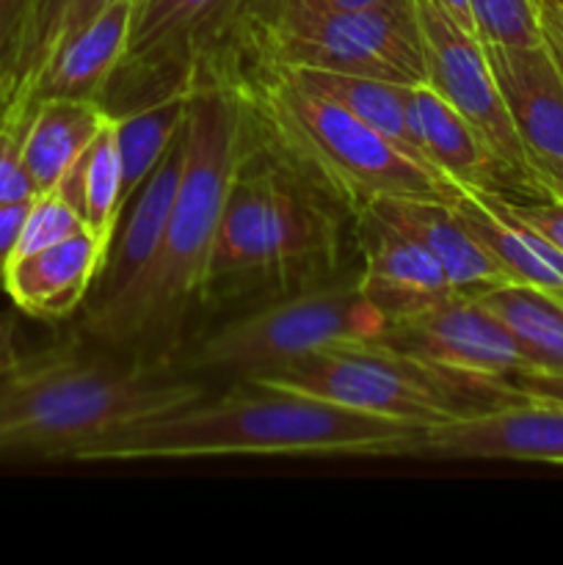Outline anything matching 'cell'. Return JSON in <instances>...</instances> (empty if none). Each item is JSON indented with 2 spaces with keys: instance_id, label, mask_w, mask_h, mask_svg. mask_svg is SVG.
Masks as SVG:
<instances>
[{
  "instance_id": "obj_2",
  "label": "cell",
  "mask_w": 563,
  "mask_h": 565,
  "mask_svg": "<svg viewBox=\"0 0 563 565\" xmlns=\"http://www.w3.org/2000/svg\"><path fill=\"white\" fill-rule=\"evenodd\" d=\"M208 392L169 359L116 351L75 331L20 351L0 373V461H75L94 439Z\"/></svg>"
},
{
  "instance_id": "obj_21",
  "label": "cell",
  "mask_w": 563,
  "mask_h": 565,
  "mask_svg": "<svg viewBox=\"0 0 563 565\" xmlns=\"http://www.w3.org/2000/svg\"><path fill=\"white\" fill-rule=\"evenodd\" d=\"M110 116L114 114L105 108L103 99H31L22 132V163L36 193L59 188L66 171L75 166Z\"/></svg>"
},
{
  "instance_id": "obj_1",
  "label": "cell",
  "mask_w": 563,
  "mask_h": 565,
  "mask_svg": "<svg viewBox=\"0 0 563 565\" xmlns=\"http://www.w3.org/2000/svg\"><path fill=\"white\" fill-rule=\"evenodd\" d=\"M425 428L353 412L285 386L237 381L94 439L75 463L224 456H423Z\"/></svg>"
},
{
  "instance_id": "obj_19",
  "label": "cell",
  "mask_w": 563,
  "mask_h": 565,
  "mask_svg": "<svg viewBox=\"0 0 563 565\" xmlns=\"http://www.w3.org/2000/svg\"><path fill=\"white\" fill-rule=\"evenodd\" d=\"M368 210L423 243L439 259L456 292H478L511 281L484 243L469 232L456 204L436 199H381Z\"/></svg>"
},
{
  "instance_id": "obj_32",
  "label": "cell",
  "mask_w": 563,
  "mask_h": 565,
  "mask_svg": "<svg viewBox=\"0 0 563 565\" xmlns=\"http://www.w3.org/2000/svg\"><path fill=\"white\" fill-rule=\"evenodd\" d=\"M373 3H379V0H237L232 22L254 20V17L293 14V11H309V14H315V11H351Z\"/></svg>"
},
{
  "instance_id": "obj_25",
  "label": "cell",
  "mask_w": 563,
  "mask_h": 565,
  "mask_svg": "<svg viewBox=\"0 0 563 565\" xmlns=\"http://www.w3.org/2000/svg\"><path fill=\"white\" fill-rule=\"evenodd\" d=\"M301 75L304 81L312 83L315 88L334 97L342 108L351 110L359 121L373 127L379 136L395 143L397 149L414 158L417 163L434 166L425 160L419 152L417 141H414L412 125H408V103L406 94L408 86H397V83L375 81V77H359V75H337V72H312V70H290ZM436 171V169H434Z\"/></svg>"
},
{
  "instance_id": "obj_37",
  "label": "cell",
  "mask_w": 563,
  "mask_h": 565,
  "mask_svg": "<svg viewBox=\"0 0 563 565\" xmlns=\"http://www.w3.org/2000/svg\"><path fill=\"white\" fill-rule=\"evenodd\" d=\"M535 182L541 188V196H561L563 199V163L541 166L535 169Z\"/></svg>"
},
{
  "instance_id": "obj_17",
  "label": "cell",
  "mask_w": 563,
  "mask_h": 565,
  "mask_svg": "<svg viewBox=\"0 0 563 565\" xmlns=\"http://www.w3.org/2000/svg\"><path fill=\"white\" fill-rule=\"evenodd\" d=\"M414 141L431 166L458 188L517 196L511 174L497 160L480 132L436 92L431 83H414L406 94Z\"/></svg>"
},
{
  "instance_id": "obj_34",
  "label": "cell",
  "mask_w": 563,
  "mask_h": 565,
  "mask_svg": "<svg viewBox=\"0 0 563 565\" xmlns=\"http://www.w3.org/2000/svg\"><path fill=\"white\" fill-rule=\"evenodd\" d=\"M539 25L541 42L563 75V0H539Z\"/></svg>"
},
{
  "instance_id": "obj_38",
  "label": "cell",
  "mask_w": 563,
  "mask_h": 565,
  "mask_svg": "<svg viewBox=\"0 0 563 565\" xmlns=\"http://www.w3.org/2000/svg\"><path fill=\"white\" fill-rule=\"evenodd\" d=\"M439 11H445L453 22H458L461 28L475 33V20H472V11H469V0H431ZM478 36V33H475Z\"/></svg>"
},
{
  "instance_id": "obj_28",
  "label": "cell",
  "mask_w": 563,
  "mask_h": 565,
  "mask_svg": "<svg viewBox=\"0 0 563 565\" xmlns=\"http://www.w3.org/2000/svg\"><path fill=\"white\" fill-rule=\"evenodd\" d=\"M81 230H86V221L81 218V213L59 191L36 193L28 202L25 218H22L17 254L55 246V243L66 241V237H72Z\"/></svg>"
},
{
  "instance_id": "obj_10",
  "label": "cell",
  "mask_w": 563,
  "mask_h": 565,
  "mask_svg": "<svg viewBox=\"0 0 563 565\" xmlns=\"http://www.w3.org/2000/svg\"><path fill=\"white\" fill-rule=\"evenodd\" d=\"M414 9L425 47V83H431L489 143L517 185L513 199L541 196L528 152L502 105L484 42L453 22L431 0H414Z\"/></svg>"
},
{
  "instance_id": "obj_22",
  "label": "cell",
  "mask_w": 563,
  "mask_h": 565,
  "mask_svg": "<svg viewBox=\"0 0 563 565\" xmlns=\"http://www.w3.org/2000/svg\"><path fill=\"white\" fill-rule=\"evenodd\" d=\"M475 296L511 331L528 370L563 373V296L517 281L486 287Z\"/></svg>"
},
{
  "instance_id": "obj_5",
  "label": "cell",
  "mask_w": 563,
  "mask_h": 565,
  "mask_svg": "<svg viewBox=\"0 0 563 565\" xmlns=\"http://www.w3.org/2000/svg\"><path fill=\"white\" fill-rule=\"evenodd\" d=\"M348 221L353 218L329 193L248 136L221 213L202 309L213 312L337 274L348 265Z\"/></svg>"
},
{
  "instance_id": "obj_20",
  "label": "cell",
  "mask_w": 563,
  "mask_h": 565,
  "mask_svg": "<svg viewBox=\"0 0 563 565\" xmlns=\"http://www.w3.org/2000/svg\"><path fill=\"white\" fill-rule=\"evenodd\" d=\"M453 204L508 279L563 296V248L539 235L533 226L522 224L502 204L500 193L461 188Z\"/></svg>"
},
{
  "instance_id": "obj_12",
  "label": "cell",
  "mask_w": 563,
  "mask_h": 565,
  "mask_svg": "<svg viewBox=\"0 0 563 565\" xmlns=\"http://www.w3.org/2000/svg\"><path fill=\"white\" fill-rule=\"evenodd\" d=\"M182 160H185V138L180 132L158 169L121 210L92 296L81 309L77 334L92 337L136 292L147 270L152 268L180 185Z\"/></svg>"
},
{
  "instance_id": "obj_35",
  "label": "cell",
  "mask_w": 563,
  "mask_h": 565,
  "mask_svg": "<svg viewBox=\"0 0 563 565\" xmlns=\"http://www.w3.org/2000/svg\"><path fill=\"white\" fill-rule=\"evenodd\" d=\"M511 384H517L533 401L561 403L563 406V373H539V370H522L513 375Z\"/></svg>"
},
{
  "instance_id": "obj_16",
  "label": "cell",
  "mask_w": 563,
  "mask_h": 565,
  "mask_svg": "<svg viewBox=\"0 0 563 565\" xmlns=\"http://www.w3.org/2000/svg\"><path fill=\"white\" fill-rule=\"evenodd\" d=\"M108 243V237L86 226L55 246L14 254L6 270L3 292L28 318L50 323L72 318L92 296Z\"/></svg>"
},
{
  "instance_id": "obj_13",
  "label": "cell",
  "mask_w": 563,
  "mask_h": 565,
  "mask_svg": "<svg viewBox=\"0 0 563 565\" xmlns=\"http://www.w3.org/2000/svg\"><path fill=\"white\" fill-rule=\"evenodd\" d=\"M359 248V290L384 315V326L453 296L439 259L419 241L364 210L353 218Z\"/></svg>"
},
{
  "instance_id": "obj_8",
  "label": "cell",
  "mask_w": 563,
  "mask_h": 565,
  "mask_svg": "<svg viewBox=\"0 0 563 565\" xmlns=\"http://www.w3.org/2000/svg\"><path fill=\"white\" fill-rule=\"evenodd\" d=\"M252 381L425 430L528 401L511 381L436 367L381 340L337 342Z\"/></svg>"
},
{
  "instance_id": "obj_24",
  "label": "cell",
  "mask_w": 563,
  "mask_h": 565,
  "mask_svg": "<svg viewBox=\"0 0 563 565\" xmlns=\"http://www.w3.org/2000/svg\"><path fill=\"white\" fill-rule=\"evenodd\" d=\"M55 191L81 213L88 230L99 232L110 241L119 215L125 210V191H121V163L116 149L114 116L105 121L94 141L83 149L64 180Z\"/></svg>"
},
{
  "instance_id": "obj_36",
  "label": "cell",
  "mask_w": 563,
  "mask_h": 565,
  "mask_svg": "<svg viewBox=\"0 0 563 565\" xmlns=\"http://www.w3.org/2000/svg\"><path fill=\"white\" fill-rule=\"evenodd\" d=\"M17 320L11 312H0V373L17 359Z\"/></svg>"
},
{
  "instance_id": "obj_14",
  "label": "cell",
  "mask_w": 563,
  "mask_h": 565,
  "mask_svg": "<svg viewBox=\"0 0 563 565\" xmlns=\"http://www.w3.org/2000/svg\"><path fill=\"white\" fill-rule=\"evenodd\" d=\"M423 456L464 461L563 463V406L528 401L425 430Z\"/></svg>"
},
{
  "instance_id": "obj_26",
  "label": "cell",
  "mask_w": 563,
  "mask_h": 565,
  "mask_svg": "<svg viewBox=\"0 0 563 565\" xmlns=\"http://www.w3.org/2000/svg\"><path fill=\"white\" fill-rule=\"evenodd\" d=\"M105 3H110V0H31L25 17V31H22L20 42V55H17L11 99L25 97L33 77L47 64L53 50L72 31H77L83 22L92 20Z\"/></svg>"
},
{
  "instance_id": "obj_4",
  "label": "cell",
  "mask_w": 563,
  "mask_h": 565,
  "mask_svg": "<svg viewBox=\"0 0 563 565\" xmlns=\"http://www.w3.org/2000/svg\"><path fill=\"white\" fill-rule=\"evenodd\" d=\"M199 75L224 81L241 99L248 136L329 193L351 218L381 199L453 204L461 191L296 72L243 66Z\"/></svg>"
},
{
  "instance_id": "obj_29",
  "label": "cell",
  "mask_w": 563,
  "mask_h": 565,
  "mask_svg": "<svg viewBox=\"0 0 563 565\" xmlns=\"http://www.w3.org/2000/svg\"><path fill=\"white\" fill-rule=\"evenodd\" d=\"M31 99H11L0 108V207L31 202L36 196L25 163H22V132H25Z\"/></svg>"
},
{
  "instance_id": "obj_23",
  "label": "cell",
  "mask_w": 563,
  "mask_h": 565,
  "mask_svg": "<svg viewBox=\"0 0 563 565\" xmlns=\"http://www.w3.org/2000/svg\"><path fill=\"white\" fill-rule=\"evenodd\" d=\"M191 105V88L185 92L166 94L152 103L136 105L114 116L116 149L121 163V191H125V207L138 188L149 180L171 143L182 132Z\"/></svg>"
},
{
  "instance_id": "obj_33",
  "label": "cell",
  "mask_w": 563,
  "mask_h": 565,
  "mask_svg": "<svg viewBox=\"0 0 563 565\" xmlns=\"http://www.w3.org/2000/svg\"><path fill=\"white\" fill-rule=\"evenodd\" d=\"M25 210L28 202L3 204V207H0V292H3V279L6 270H9V263L17 254V241H20Z\"/></svg>"
},
{
  "instance_id": "obj_11",
  "label": "cell",
  "mask_w": 563,
  "mask_h": 565,
  "mask_svg": "<svg viewBox=\"0 0 563 565\" xmlns=\"http://www.w3.org/2000/svg\"><path fill=\"white\" fill-rule=\"evenodd\" d=\"M379 340L456 373L513 381L528 370L511 331L475 292H453L434 307L390 320Z\"/></svg>"
},
{
  "instance_id": "obj_27",
  "label": "cell",
  "mask_w": 563,
  "mask_h": 565,
  "mask_svg": "<svg viewBox=\"0 0 563 565\" xmlns=\"http://www.w3.org/2000/svg\"><path fill=\"white\" fill-rule=\"evenodd\" d=\"M475 33L489 44L541 42L539 0H469Z\"/></svg>"
},
{
  "instance_id": "obj_6",
  "label": "cell",
  "mask_w": 563,
  "mask_h": 565,
  "mask_svg": "<svg viewBox=\"0 0 563 565\" xmlns=\"http://www.w3.org/2000/svg\"><path fill=\"white\" fill-rule=\"evenodd\" d=\"M188 331L169 362L213 390L296 362L337 342L379 340L384 315L359 290V259L337 274L285 292L221 309Z\"/></svg>"
},
{
  "instance_id": "obj_30",
  "label": "cell",
  "mask_w": 563,
  "mask_h": 565,
  "mask_svg": "<svg viewBox=\"0 0 563 565\" xmlns=\"http://www.w3.org/2000/svg\"><path fill=\"white\" fill-rule=\"evenodd\" d=\"M31 0H0V94L11 99L22 31Z\"/></svg>"
},
{
  "instance_id": "obj_3",
  "label": "cell",
  "mask_w": 563,
  "mask_h": 565,
  "mask_svg": "<svg viewBox=\"0 0 563 565\" xmlns=\"http://www.w3.org/2000/svg\"><path fill=\"white\" fill-rule=\"evenodd\" d=\"M182 138L185 160L160 252L136 292L88 337L99 345L171 359L202 312L226 193L248 147L246 114L224 81L193 77Z\"/></svg>"
},
{
  "instance_id": "obj_18",
  "label": "cell",
  "mask_w": 563,
  "mask_h": 565,
  "mask_svg": "<svg viewBox=\"0 0 563 565\" xmlns=\"http://www.w3.org/2000/svg\"><path fill=\"white\" fill-rule=\"evenodd\" d=\"M132 14H136V0L105 3L92 20L83 22L53 50L22 99H103L110 77L125 58Z\"/></svg>"
},
{
  "instance_id": "obj_7",
  "label": "cell",
  "mask_w": 563,
  "mask_h": 565,
  "mask_svg": "<svg viewBox=\"0 0 563 565\" xmlns=\"http://www.w3.org/2000/svg\"><path fill=\"white\" fill-rule=\"evenodd\" d=\"M243 66L337 72L414 86L425 81L417 9L414 0H379L351 11H293L237 20L199 72Z\"/></svg>"
},
{
  "instance_id": "obj_31",
  "label": "cell",
  "mask_w": 563,
  "mask_h": 565,
  "mask_svg": "<svg viewBox=\"0 0 563 565\" xmlns=\"http://www.w3.org/2000/svg\"><path fill=\"white\" fill-rule=\"evenodd\" d=\"M502 196V193H500ZM502 204L517 215L522 224L533 226L539 235L563 248V199L561 196H533V199H513L502 196Z\"/></svg>"
},
{
  "instance_id": "obj_39",
  "label": "cell",
  "mask_w": 563,
  "mask_h": 565,
  "mask_svg": "<svg viewBox=\"0 0 563 565\" xmlns=\"http://www.w3.org/2000/svg\"><path fill=\"white\" fill-rule=\"evenodd\" d=\"M6 105H9V99H6L3 94H0V108H6Z\"/></svg>"
},
{
  "instance_id": "obj_15",
  "label": "cell",
  "mask_w": 563,
  "mask_h": 565,
  "mask_svg": "<svg viewBox=\"0 0 563 565\" xmlns=\"http://www.w3.org/2000/svg\"><path fill=\"white\" fill-rule=\"evenodd\" d=\"M511 125L535 169L563 163V75L544 42H484Z\"/></svg>"
},
{
  "instance_id": "obj_9",
  "label": "cell",
  "mask_w": 563,
  "mask_h": 565,
  "mask_svg": "<svg viewBox=\"0 0 563 565\" xmlns=\"http://www.w3.org/2000/svg\"><path fill=\"white\" fill-rule=\"evenodd\" d=\"M237 0H136L130 42L103 105L121 114L191 88V77L224 42Z\"/></svg>"
}]
</instances>
